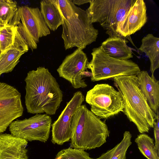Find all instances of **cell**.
<instances>
[{
	"label": "cell",
	"instance_id": "277c9868",
	"mask_svg": "<svg viewBox=\"0 0 159 159\" xmlns=\"http://www.w3.org/2000/svg\"><path fill=\"white\" fill-rule=\"evenodd\" d=\"M70 147L84 150L101 146L107 142L110 131L105 122L81 105L73 116Z\"/></svg>",
	"mask_w": 159,
	"mask_h": 159
},
{
	"label": "cell",
	"instance_id": "9c48e42d",
	"mask_svg": "<svg viewBox=\"0 0 159 159\" xmlns=\"http://www.w3.org/2000/svg\"><path fill=\"white\" fill-rule=\"evenodd\" d=\"M52 123L49 115L37 114L29 118L13 121L9 130L12 135L28 141L45 143L49 138Z\"/></svg>",
	"mask_w": 159,
	"mask_h": 159
},
{
	"label": "cell",
	"instance_id": "d6986e66",
	"mask_svg": "<svg viewBox=\"0 0 159 159\" xmlns=\"http://www.w3.org/2000/svg\"><path fill=\"white\" fill-rule=\"evenodd\" d=\"M141 42L139 49L149 58L151 76H154V71L159 67V38L148 34L143 38Z\"/></svg>",
	"mask_w": 159,
	"mask_h": 159
},
{
	"label": "cell",
	"instance_id": "603a6c76",
	"mask_svg": "<svg viewBox=\"0 0 159 159\" xmlns=\"http://www.w3.org/2000/svg\"><path fill=\"white\" fill-rule=\"evenodd\" d=\"M16 31V27L12 25H6L0 28V54L11 45Z\"/></svg>",
	"mask_w": 159,
	"mask_h": 159
},
{
	"label": "cell",
	"instance_id": "8fae6325",
	"mask_svg": "<svg viewBox=\"0 0 159 159\" xmlns=\"http://www.w3.org/2000/svg\"><path fill=\"white\" fill-rule=\"evenodd\" d=\"M84 100V97L82 92L75 93L58 119L52 124L51 141L53 144L62 145L70 139L72 117Z\"/></svg>",
	"mask_w": 159,
	"mask_h": 159
},
{
	"label": "cell",
	"instance_id": "8992f818",
	"mask_svg": "<svg viewBox=\"0 0 159 159\" xmlns=\"http://www.w3.org/2000/svg\"><path fill=\"white\" fill-rule=\"evenodd\" d=\"M91 55L92 58L87 67L91 70L92 82L119 76L136 75L141 71L138 65L131 60L113 58L106 54L100 46L93 48Z\"/></svg>",
	"mask_w": 159,
	"mask_h": 159
},
{
	"label": "cell",
	"instance_id": "7c38bea8",
	"mask_svg": "<svg viewBox=\"0 0 159 159\" xmlns=\"http://www.w3.org/2000/svg\"><path fill=\"white\" fill-rule=\"evenodd\" d=\"M86 54L77 48L67 55L57 69L59 76L68 81L75 89L84 88L87 85L83 79V72L87 69Z\"/></svg>",
	"mask_w": 159,
	"mask_h": 159
},
{
	"label": "cell",
	"instance_id": "ba28073f",
	"mask_svg": "<svg viewBox=\"0 0 159 159\" xmlns=\"http://www.w3.org/2000/svg\"><path fill=\"white\" fill-rule=\"evenodd\" d=\"M85 101L91 111L99 119H107L123 112L122 96L119 91L107 84H97L88 91Z\"/></svg>",
	"mask_w": 159,
	"mask_h": 159
},
{
	"label": "cell",
	"instance_id": "ffe728a7",
	"mask_svg": "<svg viewBox=\"0 0 159 159\" xmlns=\"http://www.w3.org/2000/svg\"><path fill=\"white\" fill-rule=\"evenodd\" d=\"M132 137L130 132L125 131L120 142L112 149L102 154L97 159H126L127 151L132 143Z\"/></svg>",
	"mask_w": 159,
	"mask_h": 159
},
{
	"label": "cell",
	"instance_id": "484cf974",
	"mask_svg": "<svg viewBox=\"0 0 159 159\" xmlns=\"http://www.w3.org/2000/svg\"><path fill=\"white\" fill-rule=\"evenodd\" d=\"M72 1L74 4L80 6L85 3H89L91 0H73Z\"/></svg>",
	"mask_w": 159,
	"mask_h": 159
},
{
	"label": "cell",
	"instance_id": "44dd1931",
	"mask_svg": "<svg viewBox=\"0 0 159 159\" xmlns=\"http://www.w3.org/2000/svg\"><path fill=\"white\" fill-rule=\"evenodd\" d=\"M17 2L12 0H0V26L13 25L18 9Z\"/></svg>",
	"mask_w": 159,
	"mask_h": 159
},
{
	"label": "cell",
	"instance_id": "83f0119b",
	"mask_svg": "<svg viewBox=\"0 0 159 159\" xmlns=\"http://www.w3.org/2000/svg\"><path fill=\"white\" fill-rule=\"evenodd\" d=\"M1 27L0 26V28Z\"/></svg>",
	"mask_w": 159,
	"mask_h": 159
},
{
	"label": "cell",
	"instance_id": "52a82bcc",
	"mask_svg": "<svg viewBox=\"0 0 159 159\" xmlns=\"http://www.w3.org/2000/svg\"><path fill=\"white\" fill-rule=\"evenodd\" d=\"M14 25L32 51L36 49L39 39L50 34L38 7H18Z\"/></svg>",
	"mask_w": 159,
	"mask_h": 159
},
{
	"label": "cell",
	"instance_id": "cb8c5ba5",
	"mask_svg": "<svg viewBox=\"0 0 159 159\" xmlns=\"http://www.w3.org/2000/svg\"><path fill=\"white\" fill-rule=\"evenodd\" d=\"M55 159H97L90 157L84 150L75 149L70 147L59 152Z\"/></svg>",
	"mask_w": 159,
	"mask_h": 159
},
{
	"label": "cell",
	"instance_id": "d4e9b609",
	"mask_svg": "<svg viewBox=\"0 0 159 159\" xmlns=\"http://www.w3.org/2000/svg\"><path fill=\"white\" fill-rule=\"evenodd\" d=\"M154 134L155 142L154 148L157 153L159 156V125L155 121L154 124Z\"/></svg>",
	"mask_w": 159,
	"mask_h": 159
},
{
	"label": "cell",
	"instance_id": "30bf717a",
	"mask_svg": "<svg viewBox=\"0 0 159 159\" xmlns=\"http://www.w3.org/2000/svg\"><path fill=\"white\" fill-rule=\"evenodd\" d=\"M20 92L14 87L0 82V134L5 131L24 111Z\"/></svg>",
	"mask_w": 159,
	"mask_h": 159
},
{
	"label": "cell",
	"instance_id": "3957f363",
	"mask_svg": "<svg viewBox=\"0 0 159 159\" xmlns=\"http://www.w3.org/2000/svg\"><path fill=\"white\" fill-rule=\"evenodd\" d=\"M114 85L123 101V112L141 133H148L154 128L157 117L149 106L139 88L136 75H124L113 78Z\"/></svg>",
	"mask_w": 159,
	"mask_h": 159
},
{
	"label": "cell",
	"instance_id": "5bb4252c",
	"mask_svg": "<svg viewBox=\"0 0 159 159\" xmlns=\"http://www.w3.org/2000/svg\"><path fill=\"white\" fill-rule=\"evenodd\" d=\"M29 50L28 45L17 31L11 45L0 54V76L11 72L20 61L21 56Z\"/></svg>",
	"mask_w": 159,
	"mask_h": 159
},
{
	"label": "cell",
	"instance_id": "7a4b0ae2",
	"mask_svg": "<svg viewBox=\"0 0 159 159\" xmlns=\"http://www.w3.org/2000/svg\"><path fill=\"white\" fill-rule=\"evenodd\" d=\"M62 19L61 37L66 50L77 47L82 50L95 42L98 31L86 11L71 0H57Z\"/></svg>",
	"mask_w": 159,
	"mask_h": 159
},
{
	"label": "cell",
	"instance_id": "5b68a950",
	"mask_svg": "<svg viewBox=\"0 0 159 159\" xmlns=\"http://www.w3.org/2000/svg\"><path fill=\"white\" fill-rule=\"evenodd\" d=\"M136 0H91L86 11L91 22L99 23L109 37H120L116 25Z\"/></svg>",
	"mask_w": 159,
	"mask_h": 159
},
{
	"label": "cell",
	"instance_id": "4fadbf2b",
	"mask_svg": "<svg viewBox=\"0 0 159 159\" xmlns=\"http://www.w3.org/2000/svg\"><path fill=\"white\" fill-rule=\"evenodd\" d=\"M146 11L143 0H136L117 24L116 32L118 35L125 38L140 30L147 22Z\"/></svg>",
	"mask_w": 159,
	"mask_h": 159
},
{
	"label": "cell",
	"instance_id": "4316f807",
	"mask_svg": "<svg viewBox=\"0 0 159 159\" xmlns=\"http://www.w3.org/2000/svg\"><path fill=\"white\" fill-rule=\"evenodd\" d=\"M83 76H85L86 77H90L92 76V73L91 72H89L88 71H84L83 73Z\"/></svg>",
	"mask_w": 159,
	"mask_h": 159
},
{
	"label": "cell",
	"instance_id": "6da1fadb",
	"mask_svg": "<svg viewBox=\"0 0 159 159\" xmlns=\"http://www.w3.org/2000/svg\"><path fill=\"white\" fill-rule=\"evenodd\" d=\"M25 81V103L28 112L55 115L63 100V94L48 69L39 66L30 71Z\"/></svg>",
	"mask_w": 159,
	"mask_h": 159
},
{
	"label": "cell",
	"instance_id": "ac0fdd59",
	"mask_svg": "<svg viewBox=\"0 0 159 159\" xmlns=\"http://www.w3.org/2000/svg\"><path fill=\"white\" fill-rule=\"evenodd\" d=\"M40 12L47 25L55 31L62 25V19L57 0H43L40 2Z\"/></svg>",
	"mask_w": 159,
	"mask_h": 159
},
{
	"label": "cell",
	"instance_id": "2e32d148",
	"mask_svg": "<svg viewBox=\"0 0 159 159\" xmlns=\"http://www.w3.org/2000/svg\"><path fill=\"white\" fill-rule=\"evenodd\" d=\"M138 86L153 111L156 114L159 107V82L145 70L136 75Z\"/></svg>",
	"mask_w": 159,
	"mask_h": 159
},
{
	"label": "cell",
	"instance_id": "7402d4cb",
	"mask_svg": "<svg viewBox=\"0 0 159 159\" xmlns=\"http://www.w3.org/2000/svg\"><path fill=\"white\" fill-rule=\"evenodd\" d=\"M140 152L147 159H159L154 148L153 138L145 133L138 135L135 139Z\"/></svg>",
	"mask_w": 159,
	"mask_h": 159
},
{
	"label": "cell",
	"instance_id": "9a60e30c",
	"mask_svg": "<svg viewBox=\"0 0 159 159\" xmlns=\"http://www.w3.org/2000/svg\"><path fill=\"white\" fill-rule=\"evenodd\" d=\"M26 140L9 134H0V159H28Z\"/></svg>",
	"mask_w": 159,
	"mask_h": 159
},
{
	"label": "cell",
	"instance_id": "e0dca14e",
	"mask_svg": "<svg viewBox=\"0 0 159 159\" xmlns=\"http://www.w3.org/2000/svg\"><path fill=\"white\" fill-rule=\"evenodd\" d=\"M100 46L106 54L116 59L127 60L133 57L131 48L127 45L125 38L109 37Z\"/></svg>",
	"mask_w": 159,
	"mask_h": 159
}]
</instances>
